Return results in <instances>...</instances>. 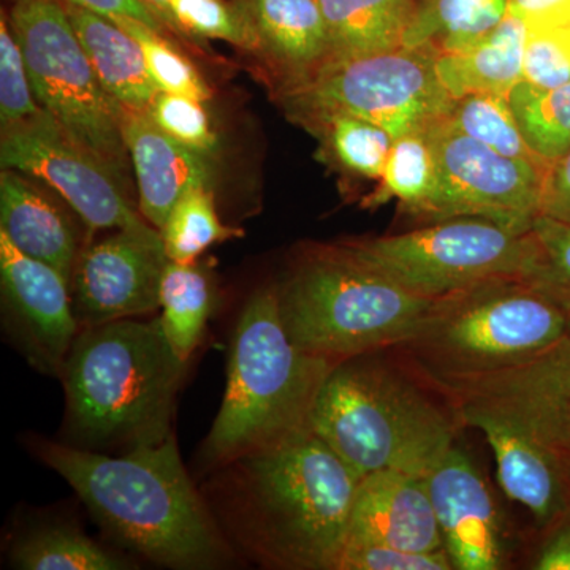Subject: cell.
<instances>
[{
	"instance_id": "ba28073f",
	"label": "cell",
	"mask_w": 570,
	"mask_h": 570,
	"mask_svg": "<svg viewBox=\"0 0 570 570\" xmlns=\"http://www.w3.org/2000/svg\"><path fill=\"white\" fill-rule=\"evenodd\" d=\"M570 314L517 277L489 281L434 302L403 348L434 385L523 365L569 336Z\"/></svg>"
},
{
	"instance_id": "f546056e",
	"label": "cell",
	"mask_w": 570,
	"mask_h": 570,
	"mask_svg": "<svg viewBox=\"0 0 570 570\" xmlns=\"http://www.w3.org/2000/svg\"><path fill=\"white\" fill-rule=\"evenodd\" d=\"M436 187V167L425 132L396 138L390 149L381 186L370 198L371 206L396 198L409 213L419 216Z\"/></svg>"
},
{
	"instance_id": "1f68e13d",
	"label": "cell",
	"mask_w": 570,
	"mask_h": 570,
	"mask_svg": "<svg viewBox=\"0 0 570 570\" xmlns=\"http://www.w3.org/2000/svg\"><path fill=\"white\" fill-rule=\"evenodd\" d=\"M530 234L532 254L523 281L570 314V224L539 216Z\"/></svg>"
},
{
	"instance_id": "ab89813d",
	"label": "cell",
	"mask_w": 570,
	"mask_h": 570,
	"mask_svg": "<svg viewBox=\"0 0 570 570\" xmlns=\"http://www.w3.org/2000/svg\"><path fill=\"white\" fill-rule=\"evenodd\" d=\"M508 13L527 28L570 22V0H509Z\"/></svg>"
},
{
	"instance_id": "484cf974",
	"label": "cell",
	"mask_w": 570,
	"mask_h": 570,
	"mask_svg": "<svg viewBox=\"0 0 570 570\" xmlns=\"http://www.w3.org/2000/svg\"><path fill=\"white\" fill-rule=\"evenodd\" d=\"M11 561L24 570H126L137 568L67 524L41 527L22 535L11 549Z\"/></svg>"
},
{
	"instance_id": "8992f818",
	"label": "cell",
	"mask_w": 570,
	"mask_h": 570,
	"mask_svg": "<svg viewBox=\"0 0 570 570\" xmlns=\"http://www.w3.org/2000/svg\"><path fill=\"white\" fill-rule=\"evenodd\" d=\"M374 354L352 356L330 371L311 431L362 479L377 471L425 478L455 445L459 423Z\"/></svg>"
},
{
	"instance_id": "d590c367",
	"label": "cell",
	"mask_w": 570,
	"mask_h": 570,
	"mask_svg": "<svg viewBox=\"0 0 570 570\" xmlns=\"http://www.w3.org/2000/svg\"><path fill=\"white\" fill-rule=\"evenodd\" d=\"M43 110L33 94L31 77L17 37L0 20V121L2 127L32 118Z\"/></svg>"
},
{
	"instance_id": "ffe728a7",
	"label": "cell",
	"mask_w": 570,
	"mask_h": 570,
	"mask_svg": "<svg viewBox=\"0 0 570 570\" xmlns=\"http://www.w3.org/2000/svg\"><path fill=\"white\" fill-rule=\"evenodd\" d=\"M104 88L116 102L148 111L159 94L140 43L110 18L62 2Z\"/></svg>"
},
{
	"instance_id": "5bb4252c",
	"label": "cell",
	"mask_w": 570,
	"mask_h": 570,
	"mask_svg": "<svg viewBox=\"0 0 570 570\" xmlns=\"http://www.w3.org/2000/svg\"><path fill=\"white\" fill-rule=\"evenodd\" d=\"M168 262L163 235L149 223L86 243L70 279L80 330L160 309Z\"/></svg>"
},
{
	"instance_id": "4fadbf2b",
	"label": "cell",
	"mask_w": 570,
	"mask_h": 570,
	"mask_svg": "<svg viewBox=\"0 0 570 570\" xmlns=\"http://www.w3.org/2000/svg\"><path fill=\"white\" fill-rule=\"evenodd\" d=\"M2 168L50 186L88 230H121L146 224L132 208L122 179L75 140L45 110L2 127Z\"/></svg>"
},
{
	"instance_id": "cb8c5ba5",
	"label": "cell",
	"mask_w": 570,
	"mask_h": 570,
	"mask_svg": "<svg viewBox=\"0 0 570 570\" xmlns=\"http://www.w3.org/2000/svg\"><path fill=\"white\" fill-rule=\"evenodd\" d=\"M509 0H422L403 47L450 55L468 50L497 29Z\"/></svg>"
},
{
	"instance_id": "4316f807",
	"label": "cell",
	"mask_w": 570,
	"mask_h": 570,
	"mask_svg": "<svg viewBox=\"0 0 570 570\" xmlns=\"http://www.w3.org/2000/svg\"><path fill=\"white\" fill-rule=\"evenodd\" d=\"M509 100L524 140L540 159L551 165L569 151L570 81L551 89L520 81Z\"/></svg>"
},
{
	"instance_id": "7a4b0ae2",
	"label": "cell",
	"mask_w": 570,
	"mask_h": 570,
	"mask_svg": "<svg viewBox=\"0 0 570 570\" xmlns=\"http://www.w3.org/2000/svg\"><path fill=\"white\" fill-rule=\"evenodd\" d=\"M32 450L69 483L94 520L134 553L170 569L234 564V547L187 474L175 434L121 456L47 439H33Z\"/></svg>"
},
{
	"instance_id": "d6a6232c",
	"label": "cell",
	"mask_w": 570,
	"mask_h": 570,
	"mask_svg": "<svg viewBox=\"0 0 570 570\" xmlns=\"http://www.w3.org/2000/svg\"><path fill=\"white\" fill-rule=\"evenodd\" d=\"M110 20L121 26L124 31L129 32L140 43L149 75L160 92L178 94L202 104L212 97V91L193 63L171 48L160 37V32L134 18L112 17Z\"/></svg>"
},
{
	"instance_id": "e0dca14e",
	"label": "cell",
	"mask_w": 570,
	"mask_h": 570,
	"mask_svg": "<svg viewBox=\"0 0 570 570\" xmlns=\"http://www.w3.org/2000/svg\"><path fill=\"white\" fill-rule=\"evenodd\" d=\"M346 543H377L420 553L445 550L425 478L377 471L360 480Z\"/></svg>"
},
{
	"instance_id": "f1b7e54d",
	"label": "cell",
	"mask_w": 570,
	"mask_h": 570,
	"mask_svg": "<svg viewBox=\"0 0 570 570\" xmlns=\"http://www.w3.org/2000/svg\"><path fill=\"white\" fill-rule=\"evenodd\" d=\"M324 134L340 167L362 178L381 181L395 138L366 119L332 112L307 119Z\"/></svg>"
},
{
	"instance_id": "d4e9b609",
	"label": "cell",
	"mask_w": 570,
	"mask_h": 570,
	"mask_svg": "<svg viewBox=\"0 0 570 570\" xmlns=\"http://www.w3.org/2000/svg\"><path fill=\"white\" fill-rule=\"evenodd\" d=\"M214 288L202 266L168 262L160 285V325L176 354L189 362L212 317Z\"/></svg>"
},
{
	"instance_id": "5b68a950",
	"label": "cell",
	"mask_w": 570,
	"mask_h": 570,
	"mask_svg": "<svg viewBox=\"0 0 570 570\" xmlns=\"http://www.w3.org/2000/svg\"><path fill=\"white\" fill-rule=\"evenodd\" d=\"M335 365L295 346L276 285L258 288L236 322L227 387L200 449L202 466L212 472L311 431L318 392Z\"/></svg>"
},
{
	"instance_id": "4dcf8cb0",
	"label": "cell",
	"mask_w": 570,
	"mask_h": 570,
	"mask_svg": "<svg viewBox=\"0 0 570 570\" xmlns=\"http://www.w3.org/2000/svg\"><path fill=\"white\" fill-rule=\"evenodd\" d=\"M160 235L171 262L194 264L208 247L243 232L220 223L212 189H195L176 204Z\"/></svg>"
},
{
	"instance_id": "7bdbcfd3",
	"label": "cell",
	"mask_w": 570,
	"mask_h": 570,
	"mask_svg": "<svg viewBox=\"0 0 570 570\" xmlns=\"http://www.w3.org/2000/svg\"><path fill=\"white\" fill-rule=\"evenodd\" d=\"M142 2H145L146 6L156 13V17L159 18L164 24L176 28L174 13H171L170 0H142Z\"/></svg>"
},
{
	"instance_id": "603a6c76",
	"label": "cell",
	"mask_w": 570,
	"mask_h": 570,
	"mask_svg": "<svg viewBox=\"0 0 570 570\" xmlns=\"http://www.w3.org/2000/svg\"><path fill=\"white\" fill-rule=\"evenodd\" d=\"M333 56L370 55L403 47L419 0H318Z\"/></svg>"
},
{
	"instance_id": "f35d334b",
	"label": "cell",
	"mask_w": 570,
	"mask_h": 570,
	"mask_svg": "<svg viewBox=\"0 0 570 570\" xmlns=\"http://www.w3.org/2000/svg\"><path fill=\"white\" fill-rule=\"evenodd\" d=\"M542 216L570 224V149L550 165L543 184Z\"/></svg>"
},
{
	"instance_id": "b9f144b4",
	"label": "cell",
	"mask_w": 570,
	"mask_h": 570,
	"mask_svg": "<svg viewBox=\"0 0 570 570\" xmlns=\"http://www.w3.org/2000/svg\"><path fill=\"white\" fill-rule=\"evenodd\" d=\"M61 2L96 11L107 18H134L142 24L149 26L154 31L163 32L164 22L142 0H61Z\"/></svg>"
},
{
	"instance_id": "9a60e30c",
	"label": "cell",
	"mask_w": 570,
	"mask_h": 570,
	"mask_svg": "<svg viewBox=\"0 0 570 570\" xmlns=\"http://www.w3.org/2000/svg\"><path fill=\"white\" fill-rule=\"evenodd\" d=\"M3 328L41 374L61 377L80 333L70 281L55 266L22 254L0 232Z\"/></svg>"
},
{
	"instance_id": "52a82bcc",
	"label": "cell",
	"mask_w": 570,
	"mask_h": 570,
	"mask_svg": "<svg viewBox=\"0 0 570 570\" xmlns=\"http://www.w3.org/2000/svg\"><path fill=\"white\" fill-rule=\"evenodd\" d=\"M276 291L295 346L336 363L403 346L436 302L367 268L341 245L311 249Z\"/></svg>"
},
{
	"instance_id": "d6986e66",
	"label": "cell",
	"mask_w": 570,
	"mask_h": 570,
	"mask_svg": "<svg viewBox=\"0 0 570 570\" xmlns=\"http://www.w3.org/2000/svg\"><path fill=\"white\" fill-rule=\"evenodd\" d=\"M69 208L45 194L20 171L3 168L0 232L22 254L55 266L70 281L86 243Z\"/></svg>"
},
{
	"instance_id": "9c48e42d",
	"label": "cell",
	"mask_w": 570,
	"mask_h": 570,
	"mask_svg": "<svg viewBox=\"0 0 570 570\" xmlns=\"http://www.w3.org/2000/svg\"><path fill=\"white\" fill-rule=\"evenodd\" d=\"M296 118L343 112L376 124L393 138L423 134L448 118L455 100L436 71V55L400 47L332 56L285 91Z\"/></svg>"
},
{
	"instance_id": "83f0119b",
	"label": "cell",
	"mask_w": 570,
	"mask_h": 570,
	"mask_svg": "<svg viewBox=\"0 0 570 570\" xmlns=\"http://www.w3.org/2000/svg\"><path fill=\"white\" fill-rule=\"evenodd\" d=\"M445 119L459 132L483 142L502 156L550 167L524 140L505 94H469L453 102Z\"/></svg>"
},
{
	"instance_id": "7c38bea8",
	"label": "cell",
	"mask_w": 570,
	"mask_h": 570,
	"mask_svg": "<svg viewBox=\"0 0 570 570\" xmlns=\"http://www.w3.org/2000/svg\"><path fill=\"white\" fill-rule=\"evenodd\" d=\"M436 167V187L419 217L439 223L482 217L528 234L542 216L543 184L550 167L502 156L450 126L425 132Z\"/></svg>"
},
{
	"instance_id": "60d3db41",
	"label": "cell",
	"mask_w": 570,
	"mask_h": 570,
	"mask_svg": "<svg viewBox=\"0 0 570 570\" xmlns=\"http://www.w3.org/2000/svg\"><path fill=\"white\" fill-rule=\"evenodd\" d=\"M532 569L570 570V512L549 531Z\"/></svg>"
},
{
	"instance_id": "3957f363",
	"label": "cell",
	"mask_w": 570,
	"mask_h": 570,
	"mask_svg": "<svg viewBox=\"0 0 570 570\" xmlns=\"http://www.w3.org/2000/svg\"><path fill=\"white\" fill-rule=\"evenodd\" d=\"M569 384L570 332L523 365L436 387L456 423L485 436L499 485L542 532L570 512Z\"/></svg>"
},
{
	"instance_id": "277c9868",
	"label": "cell",
	"mask_w": 570,
	"mask_h": 570,
	"mask_svg": "<svg viewBox=\"0 0 570 570\" xmlns=\"http://www.w3.org/2000/svg\"><path fill=\"white\" fill-rule=\"evenodd\" d=\"M186 365L159 317L80 330L59 377L70 441L81 449L126 452L167 441Z\"/></svg>"
},
{
	"instance_id": "44dd1931",
	"label": "cell",
	"mask_w": 570,
	"mask_h": 570,
	"mask_svg": "<svg viewBox=\"0 0 570 570\" xmlns=\"http://www.w3.org/2000/svg\"><path fill=\"white\" fill-rule=\"evenodd\" d=\"M527 36V24L505 14L497 29L468 50L436 56L439 80L453 100L469 94L509 96L523 81Z\"/></svg>"
},
{
	"instance_id": "74e56055",
	"label": "cell",
	"mask_w": 570,
	"mask_h": 570,
	"mask_svg": "<svg viewBox=\"0 0 570 570\" xmlns=\"http://www.w3.org/2000/svg\"><path fill=\"white\" fill-rule=\"evenodd\" d=\"M337 570H455L448 551L431 553L377 546V543H346Z\"/></svg>"
},
{
	"instance_id": "7402d4cb",
	"label": "cell",
	"mask_w": 570,
	"mask_h": 570,
	"mask_svg": "<svg viewBox=\"0 0 570 570\" xmlns=\"http://www.w3.org/2000/svg\"><path fill=\"white\" fill-rule=\"evenodd\" d=\"M258 41L292 80L332 58V41L318 0H247Z\"/></svg>"
},
{
	"instance_id": "ee69618b",
	"label": "cell",
	"mask_w": 570,
	"mask_h": 570,
	"mask_svg": "<svg viewBox=\"0 0 570 570\" xmlns=\"http://www.w3.org/2000/svg\"><path fill=\"white\" fill-rule=\"evenodd\" d=\"M566 415H568V433H569V442H570V384L568 392V409H566Z\"/></svg>"
},
{
	"instance_id": "2e32d148",
	"label": "cell",
	"mask_w": 570,
	"mask_h": 570,
	"mask_svg": "<svg viewBox=\"0 0 570 570\" xmlns=\"http://www.w3.org/2000/svg\"><path fill=\"white\" fill-rule=\"evenodd\" d=\"M425 482L453 569L504 568L497 504L466 453L450 448L428 472Z\"/></svg>"
},
{
	"instance_id": "8fae6325",
	"label": "cell",
	"mask_w": 570,
	"mask_h": 570,
	"mask_svg": "<svg viewBox=\"0 0 570 570\" xmlns=\"http://www.w3.org/2000/svg\"><path fill=\"white\" fill-rule=\"evenodd\" d=\"M530 232L482 217H453L407 234L348 239L341 246L411 294L438 299L502 277L523 279L532 254Z\"/></svg>"
},
{
	"instance_id": "e575fe53",
	"label": "cell",
	"mask_w": 570,
	"mask_h": 570,
	"mask_svg": "<svg viewBox=\"0 0 570 570\" xmlns=\"http://www.w3.org/2000/svg\"><path fill=\"white\" fill-rule=\"evenodd\" d=\"M523 81L542 89L570 81V22L528 28Z\"/></svg>"
},
{
	"instance_id": "6da1fadb",
	"label": "cell",
	"mask_w": 570,
	"mask_h": 570,
	"mask_svg": "<svg viewBox=\"0 0 570 570\" xmlns=\"http://www.w3.org/2000/svg\"><path fill=\"white\" fill-rule=\"evenodd\" d=\"M212 472L200 491L235 551L268 569L337 570L362 478L313 431Z\"/></svg>"
},
{
	"instance_id": "ac0fdd59",
	"label": "cell",
	"mask_w": 570,
	"mask_h": 570,
	"mask_svg": "<svg viewBox=\"0 0 570 570\" xmlns=\"http://www.w3.org/2000/svg\"><path fill=\"white\" fill-rule=\"evenodd\" d=\"M121 127L137 176L140 212L160 230L184 195L212 189V164L206 154L164 132L148 111L122 107Z\"/></svg>"
},
{
	"instance_id": "836d02e7",
	"label": "cell",
	"mask_w": 570,
	"mask_h": 570,
	"mask_svg": "<svg viewBox=\"0 0 570 570\" xmlns=\"http://www.w3.org/2000/svg\"><path fill=\"white\" fill-rule=\"evenodd\" d=\"M176 26L206 39L225 40L238 47L254 48L258 41L249 13L224 0H170Z\"/></svg>"
},
{
	"instance_id": "30bf717a",
	"label": "cell",
	"mask_w": 570,
	"mask_h": 570,
	"mask_svg": "<svg viewBox=\"0 0 570 570\" xmlns=\"http://www.w3.org/2000/svg\"><path fill=\"white\" fill-rule=\"evenodd\" d=\"M10 28L37 102L124 181L122 105L104 88L61 0H18Z\"/></svg>"
},
{
	"instance_id": "8d00e7d4",
	"label": "cell",
	"mask_w": 570,
	"mask_h": 570,
	"mask_svg": "<svg viewBox=\"0 0 570 570\" xmlns=\"http://www.w3.org/2000/svg\"><path fill=\"white\" fill-rule=\"evenodd\" d=\"M153 121L194 151L212 154L217 148L208 115L202 102L178 94L159 92L148 108Z\"/></svg>"
}]
</instances>
